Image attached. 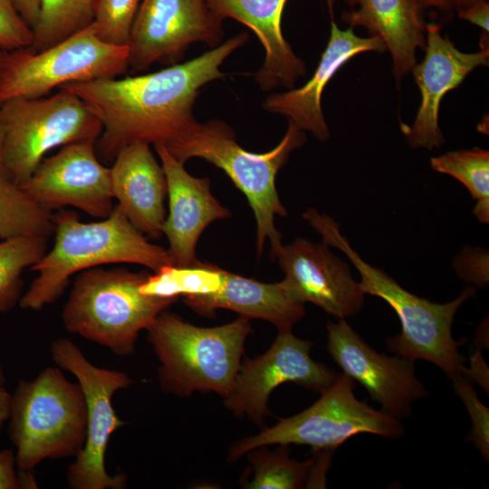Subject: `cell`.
I'll return each mask as SVG.
<instances>
[{"label": "cell", "mask_w": 489, "mask_h": 489, "mask_svg": "<svg viewBox=\"0 0 489 489\" xmlns=\"http://www.w3.org/2000/svg\"><path fill=\"white\" fill-rule=\"evenodd\" d=\"M249 39L240 33L205 53L151 73L66 83L58 89L82 99L102 126L95 143L99 159L113 161L135 143L167 146L195 121L193 108L200 90L222 79L224 62Z\"/></svg>", "instance_id": "cell-1"}, {"label": "cell", "mask_w": 489, "mask_h": 489, "mask_svg": "<svg viewBox=\"0 0 489 489\" xmlns=\"http://www.w3.org/2000/svg\"><path fill=\"white\" fill-rule=\"evenodd\" d=\"M53 248L31 267L38 275L19 301L34 311L55 302L72 275L109 264H136L153 273L173 265L168 249L149 242L117 205L104 220L83 223L72 210L53 215Z\"/></svg>", "instance_id": "cell-2"}, {"label": "cell", "mask_w": 489, "mask_h": 489, "mask_svg": "<svg viewBox=\"0 0 489 489\" xmlns=\"http://www.w3.org/2000/svg\"><path fill=\"white\" fill-rule=\"evenodd\" d=\"M302 217L318 232L326 245L342 251L358 270L365 294L383 299L395 311L401 331L387 339L388 350L402 357L424 360L437 366L451 380L464 377L465 358L452 336V325L459 307L475 295L473 287L446 303L431 302L407 291L381 269L366 263L340 233L339 224L314 208Z\"/></svg>", "instance_id": "cell-3"}, {"label": "cell", "mask_w": 489, "mask_h": 489, "mask_svg": "<svg viewBox=\"0 0 489 489\" xmlns=\"http://www.w3.org/2000/svg\"><path fill=\"white\" fill-rule=\"evenodd\" d=\"M306 141L303 130L289 121L288 129L276 147L264 153L243 149L229 125L220 120L205 123L197 120L178 138L166 146L171 155L185 163L192 158H203L223 169L246 197L256 221L257 254L266 241L274 260L282 244V234L274 225L275 216H286L275 186L278 171L290 154Z\"/></svg>", "instance_id": "cell-4"}, {"label": "cell", "mask_w": 489, "mask_h": 489, "mask_svg": "<svg viewBox=\"0 0 489 489\" xmlns=\"http://www.w3.org/2000/svg\"><path fill=\"white\" fill-rule=\"evenodd\" d=\"M146 331L160 362L158 380L165 391L185 397L213 391L225 398L233 387L251 325L241 316L203 328L163 311Z\"/></svg>", "instance_id": "cell-5"}, {"label": "cell", "mask_w": 489, "mask_h": 489, "mask_svg": "<svg viewBox=\"0 0 489 489\" xmlns=\"http://www.w3.org/2000/svg\"><path fill=\"white\" fill-rule=\"evenodd\" d=\"M147 275L126 268L93 267L78 273L62 313L67 331L118 356L132 354L139 331L177 301L141 293Z\"/></svg>", "instance_id": "cell-6"}, {"label": "cell", "mask_w": 489, "mask_h": 489, "mask_svg": "<svg viewBox=\"0 0 489 489\" xmlns=\"http://www.w3.org/2000/svg\"><path fill=\"white\" fill-rule=\"evenodd\" d=\"M8 420L19 470L31 471L45 459L76 457L87 433L82 389L48 367L33 380L18 383Z\"/></svg>", "instance_id": "cell-7"}, {"label": "cell", "mask_w": 489, "mask_h": 489, "mask_svg": "<svg viewBox=\"0 0 489 489\" xmlns=\"http://www.w3.org/2000/svg\"><path fill=\"white\" fill-rule=\"evenodd\" d=\"M0 125L3 167L19 187L31 177L48 151L75 142L96 143L102 131L88 105L63 89L52 96L1 104Z\"/></svg>", "instance_id": "cell-8"}, {"label": "cell", "mask_w": 489, "mask_h": 489, "mask_svg": "<svg viewBox=\"0 0 489 489\" xmlns=\"http://www.w3.org/2000/svg\"><path fill=\"white\" fill-rule=\"evenodd\" d=\"M128 69V46L104 43L91 23L41 51L0 50V105L47 96L66 83L116 78Z\"/></svg>", "instance_id": "cell-9"}, {"label": "cell", "mask_w": 489, "mask_h": 489, "mask_svg": "<svg viewBox=\"0 0 489 489\" xmlns=\"http://www.w3.org/2000/svg\"><path fill=\"white\" fill-rule=\"evenodd\" d=\"M355 387L350 377L338 374L314 404L255 436L235 442L229 449V458L236 460L269 445H305L316 451H326L361 433L389 438L402 436L404 427L400 419L359 400L354 394Z\"/></svg>", "instance_id": "cell-10"}, {"label": "cell", "mask_w": 489, "mask_h": 489, "mask_svg": "<svg viewBox=\"0 0 489 489\" xmlns=\"http://www.w3.org/2000/svg\"><path fill=\"white\" fill-rule=\"evenodd\" d=\"M53 361L71 372L80 384L86 403L87 433L84 446L67 472L72 489H121L126 485L122 474L110 475L105 468V455L110 436L125 422L112 406V397L132 384L124 372L91 364L68 339L52 343Z\"/></svg>", "instance_id": "cell-11"}, {"label": "cell", "mask_w": 489, "mask_h": 489, "mask_svg": "<svg viewBox=\"0 0 489 489\" xmlns=\"http://www.w3.org/2000/svg\"><path fill=\"white\" fill-rule=\"evenodd\" d=\"M312 343L295 337L292 331H279L269 350L240 363L233 387L224 398L225 406L236 416L261 423L269 413L268 400L275 388L293 383L310 390H327L338 373L311 356Z\"/></svg>", "instance_id": "cell-12"}, {"label": "cell", "mask_w": 489, "mask_h": 489, "mask_svg": "<svg viewBox=\"0 0 489 489\" xmlns=\"http://www.w3.org/2000/svg\"><path fill=\"white\" fill-rule=\"evenodd\" d=\"M223 37V19L206 0H142L128 44L129 68L179 59L195 43L214 48Z\"/></svg>", "instance_id": "cell-13"}, {"label": "cell", "mask_w": 489, "mask_h": 489, "mask_svg": "<svg viewBox=\"0 0 489 489\" xmlns=\"http://www.w3.org/2000/svg\"><path fill=\"white\" fill-rule=\"evenodd\" d=\"M326 349L342 373L363 386L382 410L398 418L411 414L412 404L427 396L415 371V360L379 353L345 319L326 325Z\"/></svg>", "instance_id": "cell-14"}, {"label": "cell", "mask_w": 489, "mask_h": 489, "mask_svg": "<svg viewBox=\"0 0 489 489\" xmlns=\"http://www.w3.org/2000/svg\"><path fill=\"white\" fill-rule=\"evenodd\" d=\"M21 187L48 209L70 206L94 217L113 210L110 169L98 158L95 143L67 144L43 158Z\"/></svg>", "instance_id": "cell-15"}, {"label": "cell", "mask_w": 489, "mask_h": 489, "mask_svg": "<svg viewBox=\"0 0 489 489\" xmlns=\"http://www.w3.org/2000/svg\"><path fill=\"white\" fill-rule=\"evenodd\" d=\"M440 30V25L436 23L426 24L425 58L411 70L421 93L415 120L404 130L407 142L413 149L432 150L444 144L445 139L438 126L443 97L457 88L476 67L488 65V33L484 32L481 36L479 52L463 53L448 37H444Z\"/></svg>", "instance_id": "cell-16"}, {"label": "cell", "mask_w": 489, "mask_h": 489, "mask_svg": "<svg viewBox=\"0 0 489 489\" xmlns=\"http://www.w3.org/2000/svg\"><path fill=\"white\" fill-rule=\"evenodd\" d=\"M274 260L302 302H312L339 320L357 314L363 307L366 294L359 282L324 243L298 237L282 245Z\"/></svg>", "instance_id": "cell-17"}, {"label": "cell", "mask_w": 489, "mask_h": 489, "mask_svg": "<svg viewBox=\"0 0 489 489\" xmlns=\"http://www.w3.org/2000/svg\"><path fill=\"white\" fill-rule=\"evenodd\" d=\"M154 148L168 187L169 212L162 225V235L168 238L173 265L188 267L197 260L196 246L203 231L212 222L229 217L231 212L212 195L209 178L191 176L165 145Z\"/></svg>", "instance_id": "cell-18"}, {"label": "cell", "mask_w": 489, "mask_h": 489, "mask_svg": "<svg viewBox=\"0 0 489 489\" xmlns=\"http://www.w3.org/2000/svg\"><path fill=\"white\" fill-rule=\"evenodd\" d=\"M385 51L387 48L380 37H360L354 34L353 28L341 30L331 19L329 42L312 77L301 88L270 94L263 102V109L287 118L302 130L326 141L330 138V130L321 101L327 83L352 57L366 52Z\"/></svg>", "instance_id": "cell-19"}, {"label": "cell", "mask_w": 489, "mask_h": 489, "mask_svg": "<svg viewBox=\"0 0 489 489\" xmlns=\"http://www.w3.org/2000/svg\"><path fill=\"white\" fill-rule=\"evenodd\" d=\"M110 169L113 198L130 223L146 237L159 239L166 218L167 179L149 144L122 148Z\"/></svg>", "instance_id": "cell-20"}, {"label": "cell", "mask_w": 489, "mask_h": 489, "mask_svg": "<svg viewBox=\"0 0 489 489\" xmlns=\"http://www.w3.org/2000/svg\"><path fill=\"white\" fill-rule=\"evenodd\" d=\"M183 301L201 315L214 316L216 310L227 309L247 319L270 321L279 331H292L305 315V303L285 279L264 283L223 269L220 285L216 291L186 296Z\"/></svg>", "instance_id": "cell-21"}, {"label": "cell", "mask_w": 489, "mask_h": 489, "mask_svg": "<svg viewBox=\"0 0 489 489\" xmlns=\"http://www.w3.org/2000/svg\"><path fill=\"white\" fill-rule=\"evenodd\" d=\"M287 0H206L224 20L235 19L250 28L264 49V60L254 75L263 91L291 90L305 75V62L292 51L282 31Z\"/></svg>", "instance_id": "cell-22"}, {"label": "cell", "mask_w": 489, "mask_h": 489, "mask_svg": "<svg viewBox=\"0 0 489 489\" xmlns=\"http://www.w3.org/2000/svg\"><path fill=\"white\" fill-rule=\"evenodd\" d=\"M350 7L341 19L350 27H364L384 42L398 82L417 63L416 52L425 50L424 12L415 0H345Z\"/></svg>", "instance_id": "cell-23"}, {"label": "cell", "mask_w": 489, "mask_h": 489, "mask_svg": "<svg viewBox=\"0 0 489 489\" xmlns=\"http://www.w3.org/2000/svg\"><path fill=\"white\" fill-rule=\"evenodd\" d=\"M53 232L50 209L0 170V241L23 236L48 238Z\"/></svg>", "instance_id": "cell-24"}, {"label": "cell", "mask_w": 489, "mask_h": 489, "mask_svg": "<svg viewBox=\"0 0 489 489\" xmlns=\"http://www.w3.org/2000/svg\"><path fill=\"white\" fill-rule=\"evenodd\" d=\"M433 170L459 180L476 200L473 213L489 223V151L481 148L449 151L430 159Z\"/></svg>", "instance_id": "cell-25"}, {"label": "cell", "mask_w": 489, "mask_h": 489, "mask_svg": "<svg viewBox=\"0 0 489 489\" xmlns=\"http://www.w3.org/2000/svg\"><path fill=\"white\" fill-rule=\"evenodd\" d=\"M275 451L263 446L249 454L254 478L244 484L250 489H297L310 484L312 475L317 474V458L299 462L289 456L285 445Z\"/></svg>", "instance_id": "cell-26"}, {"label": "cell", "mask_w": 489, "mask_h": 489, "mask_svg": "<svg viewBox=\"0 0 489 489\" xmlns=\"http://www.w3.org/2000/svg\"><path fill=\"white\" fill-rule=\"evenodd\" d=\"M95 0H40L31 48L46 49L90 25Z\"/></svg>", "instance_id": "cell-27"}, {"label": "cell", "mask_w": 489, "mask_h": 489, "mask_svg": "<svg viewBox=\"0 0 489 489\" xmlns=\"http://www.w3.org/2000/svg\"><path fill=\"white\" fill-rule=\"evenodd\" d=\"M222 269L197 260L191 266L168 265L148 274L140 292L152 297L175 299L216 291L221 282Z\"/></svg>", "instance_id": "cell-28"}, {"label": "cell", "mask_w": 489, "mask_h": 489, "mask_svg": "<svg viewBox=\"0 0 489 489\" xmlns=\"http://www.w3.org/2000/svg\"><path fill=\"white\" fill-rule=\"evenodd\" d=\"M47 239L23 236L0 241V313L20 301L22 273L46 253Z\"/></svg>", "instance_id": "cell-29"}, {"label": "cell", "mask_w": 489, "mask_h": 489, "mask_svg": "<svg viewBox=\"0 0 489 489\" xmlns=\"http://www.w3.org/2000/svg\"><path fill=\"white\" fill-rule=\"evenodd\" d=\"M142 0H95L92 24L106 43L128 46Z\"/></svg>", "instance_id": "cell-30"}, {"label": "cell", "mask_w": 489, "mask_h": 489, "mask_svg": "<svg viewBox=\"0 0 489 489\" xmlns=\"http://www.w3.org/2000/svg\"><path fill=\"white\" fill-rule=\"evenodd\" d=\"M456 395L461 398L470 416L472 427L468 440L483 458H489V410L478 398L473 385L462 376L451 379Z\"/></svg>", "instance_id": "cell-31"}, {"label": "cell", "mask_w": 489, "mask_h": 489, "mask_svg": "<svg viewBox=\"0 0 489 489\" xmlns=\"http://www.w3.org/2000/svg\"><path fill=\"white\" fill-rule=\"evenodd\" d=\"M33 30L19 14L13 0H0V50L29 47Z\"/></svg>", "instance_id": "cell-32"}, {"label": "cell", "mask_w": 489, "mask_h": 489, "mask_svg": "<svg viewBox=\"0 0 489 489\" xmlns=\"http://www.w3.org/2000/svg\"><path fill=\"white\" fill-rule=\"evenodd\" d=\"M15 455L10 449L0 450V489H20L21 482L15 472Z\"/></svg>", "instance_id": "cell-33"}, {"label": "cell", "mask_w": 489, "mask_h": 489, "mask_svg": "<svg viewBox=\"0 0 489 489\" xmlns=\"http://www.w3.org/2000/svg\"><path fill=\"white\" fill-rule=\"evenodd\" d=\"M423 12L433 10L446 15H453L474 4L489 0H415Z\"/></svg>", "instance_id": "cell-34"}, {"label": "cell", "mask_w": 489, "mask_h": 489, "mask_svg": "<svg viewBox=\"0 0 489 489\" xmlns=\"http://www.w3.org/2000/svg\"><path fill=\"white\" fill-rule=\"evenodd\" d=\"M456 14L459 18L481 27L484 33L489 32V1L474 4L458 11Z\"/></svg>", "instance_id": "cell-35"}, {"label": "cell", "mask_w": 489, "mask_h": 489, "mask_svg": "<svg viewBox=\"0 0 489 489\" xmlns=\"http://www.w3.org/2000/svg\"><path fill=\"white\" fill-rule=\"evenodd\" d=\"M464 378L477 382L488 393V368L479 350L473 354L471 368H466Z\"/></svg>", "instance_id": "cell-36"}, {"label": "cell", "mask_w": 489, "mask_h": 489, "mask_svg": "<svg viewBox=\"0 0 489 489\" xmlns=\"http://www.w3.org/2000/svg\"><path fill=\"white\" fill-rule=\"evenodd\" d=\"M19 14L26 24L34 30L35 27L39 11L40 0H13Z\"/></svg>", "instance_id": "cell-37"}, {"label": "cell", "mask_w": 489, "mask_h": 489, "mask_svg": "<svg viewBox=\"0 0 489 489\" xmlns=\"http://www.w3.org/2000/svg\"><path fill=\"white\" fill-rule=\"evenodd\" d=\"M12 404V394L5 386L4 369L0 363V432L5 421L9 419Z\"/></svg>", "instance_id": "cell-38"}, {"label": "cell", "mask_w": 489, "mask_h": 489, "mask_svg": "<svg viewBox=\"0 0 489 489\" xmlns=\"http://www.w3.org/2000/svg\"><path fill=\"white\" fill-rule=\"evenodd\" d=\"M2 148H3V130L0 125V170L5 171L4 167H3V162H2Z\"/></svg>", "instance_id": "cell-39"}, {"label": "cell", "mask_w": 489, "mask_h": 489, "mask_svg": "<svg viewBox=\"0 0 489 489\" xmlns=\"http://www.w3.org/2000/svg\"><path fill=\"white\" fill-rule=\"evenodd\" d=\"M329 1V6H330V9H331V0H328Z\"/></svg>", "instance_id": "cell-40"}]
</instances>
